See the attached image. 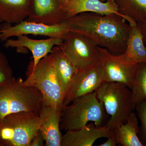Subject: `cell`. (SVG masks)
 <instances>
[{
  "label": "cell",
  "mask_w": 146,
  "mask_h": 146,
  "mask_svg": "<svg viewBox=\"0 0 146 146\" xmlns=\"http://www.w3.org/2000/svg\"><path fill=\"white\" fill-rule=\"evenodd\" d=\"M67 23L70 31L88 36L112 54L125 53L131 26L120 15L84 12L69 18Z\"/></svg>",
  "instance_id": "6da1fadb"
},
{
  "label": "cell",
  "mask_w": 146,
  "mask_h": 146,
  "mask_svg": "<svg viewBox=\"0 0 146 146\" xmlns=\"http://www.w3.org/2000/svg\"><path fill=\"white\" fill-rule=\"evenodd\" d=\"M106 113L104 106L94 91L77 98L64 106L60 117V129L78 130L89 122L97 126H103L108 121Z\"/></svg>",
  "instance_id": "7a4b0ae2"
},
{
  "label": "cell",
  "mask_w": 146,
  "mask_h": 146,
  "mask_svg": "<svg viewBox=\"0 0 146 146\" xmlns=\"http://www.w3.org/2000/svg\"><path fill=\"white\" fill-rule=\"evenodd\" d=\"M24 83L40 91L43 98L42 105L62 112L65 96L56 74L51 54L39 60L34 68L29 65Z\"/></svg>",
  "instance_id": "3957f363"
},
{
  "label": "cell",
  "mask_w": 146,
  "mask_h": 146,
  "mask_svg": "<svg viewBox=\"0 0 146 146\" xmlns=\"http://www.w3.org/2000/svg\"><path fill=\"white\" fill-rule=\"evenodd\" d=\"M42 99L39 90L25 85L22 78L14 77L0 87V121L7 115L22 111L39 115Z\"/></svg>",
  "instance_id": "277c9868"
},
{
  "label": "cell",
  "mask_w": 146,
  "mask_h": 146,
  "mask_svg": "<svg viewBox=\"0 0 146 146\" xmlns=\"http://www.w3.org/2000/svg\"><path fill=\"white\" fill-rule=\"evenodd\" d=\"M97 98L110 116L106 125L111 130L126 121L136 109L132 91L123 83L105 81L96 91Z\"/></svg>",
  "instance_id": "5b68a950"
},
{
  "label": "cell",
  "mask_w": 146,
  "mask_h": 146,
  "mask_svg": "<svg viewBox=\"0 0 146 146\" xmlns=\"http://www.w3.org/2000/svg\"><path fill=\"white\" fill-rule=\"evenodd\" d=\"M41 119L34 112L22 111L0 121V146H30L39 131Z\"/></svg>",
  "instance_id": "8992f818"
},
{
  "label": "cell",
  "mask_w": 146,
  "mask_h": 146,
  "mask_svg": "<svg viewBox=\"0 0 146 146\" xmlns=\"http://www.w3.org/2000/svg\"><path fill=\"white\" fill-rule=\"evenodd\" d=\"M60 46L78 69L87 67L99 60L98 46L83 34L70 31Z\"/></svg>",
  "instance_id": "52a82bcc"
},
{
  "label": "cell",
  "mask_w": 146,
  "mask_h": 146,
  "mask_svg": "<svg viewBox=\"0 0 146 146\" xmlns=\"http://www.w3.org/2000/svg\"><path fill=\"white\" fill-rule=\"evenodd\" d=\"M99 50L106 81L123 83L131 90L138 64L132 63L125 53L115 55L105 48L99 46Z\"/></svg>",
  "instance_id": "ba28073f"
},
{
  "label": "cell",
  "mask_w": 146,
  "mask_h": 146,
  "mask_svg": "<svg viewBox=\"0 0 146 146\" xmlns=\"http://www.w3.org/2000/svg\"><path fill=\"white\" fill-rule=\"evenodd\" d=\"M105 81V73L100 59L92 65L78 69L65 97L64 106L78 97L96 91Z\"/></svg>",
  "instance_id": "9c48e42d"
},
{
  "label": "cell",
  "mask_w": 146,
  "mask_h": 146,
  "mask_svg": "<svg viewBox=\"0 0 146 146\" xmlns=\"http://www.w3.org/2000/svg\"><path fill=\"white\" fill-rule=\"evenodd\" d=\"M1 40L6 41L11 36L33 35L64 39L70 31L67 21L62 24L48 25L25 20L15 26L4 23L0 26Z\"/></svg>",
  "instance_id": "30bf717a"
},
{
  "label": "cell",
  "mask_w": 146,
  "mask_h": 146,
  "mask_svg": "<svg viewBox=\"0 0 146 146\" xmlns=\"http://www.w3.org/2000/svg\"><path fill=\"white\" fill-rule=\"evenodd\" d=\"M26 20L55 25L65 23L68 19L58 0H31Z\"/></svg>",
  "instance_id": "8fae6325"
},
{
  "label": "cell",
  "mask_w": 146,
  "mask_h": 146,
  "mask_svg": "<svg viewBox=\"0 0 146 146\" xmlns=\"http://www.w3.org/2000/svg\"><path fill=\"white\" fill-rule=\"evenodd\" d=\"M63 41V39L60 38L52 37L36 40L31 39L26 35H20L17 36L16 39H7L4 46L7 48H16L19 52L23 48L29 50L33 57L29 65L34 68L39 60L51 53L54 47L60 46Z\"/></svg>",
  "instance_id": "7c38bea8"
},
{
  "label": "cell",
  "mask_w": 146,
  "mask_h": 146,
  "mask_svg": "<svg viewBox=\"0 0 146 146\" xmlns=\"http://www.w3.org/2000/svg\"><path fill=\"white\" fill-rule=\"evenodd\" d=\"M111 133L106 125L97 126L91 122L80 129L67 131L62 136L61 146H92L98 139L108 138Z\"/></svg>",
  "instance_id": "4fadbf2b"
},
{
  "label": "cell",
  "mask_w": 146,
  "mask_h": 146,
  "mask_svg": "<svg viewBox=\"0 0 146 146\" xmlns=\"http://www.w3.org/2000/svg\"><path fill=\"white\" fill-rule=\"evenodd\" d=\"M61 111L54 108L42 105L39 116L41 131L46 146H61L62 136L60 131Z\"/></svg>",
  "instance_id": "5bb4252c"
},
{
  "label": "cell",
  "mask_w": 146,
  "mask_h": 146,
  "mask_svg": "<svg viewBox=\"0 0 146 146\" xmlns=\"http://www.w3.org/2000/svg\"><path fill=\"white\" fill-rule=\"evenodd\" d=\"M67 19L84 12H91L101 15L117 14L126 18L119 13L115 0H71L62 5Z\"/></svg>",
  "instance_id": "9a60e30c"
},
{
  "label": "cell",
  "mask_w": 146,
  "mask_h": 146,
  "mask_svg": "<svg viewBox=\"0 0 146 146\" xmlns=\"http://www.w3.org/2000/svg\"><path fill=\"white\" fill-rule=\"evenodd\" d=\"M51 54L53 58L56 74L65 97L78 69L60 46L54 47Z\"/></svg>",
  "instance_id": "2e32d148"
},
{
  "label": "cell",
  "mask_w": 146,
  "mask_h": 146,
  "mask_svg": "<svg viewBox=\"0 0 146 146\" xmlns=\"http://www.w3.org/2000/svg\"><path fill=\"white\" fill-rule=\"evenodd\" d=\"M139 126L136 113H130L126 121L112 131L117 145L123 146H143L138 136Z\"/></svg>",
  "instance_id": "e0dca14e"
},
{
  "label": "cell",
  "mask_w": 146,
  "mask_h": 146,
  "mask_svg": "<svg viewBox=\"0 0 146 146\" xmlns=\"http://www.w3.org/2000/svg\"><path fill=\"white\" fill-rule=\"evenodd\" d=\"M31 0H0V20L18 24L28 16Z\"/></svg>",
  "instance_id": "ac0fdd59"
},
{
  "label": "cell",
  "mask_w": 146,
  "mask_h": 146,
  "mask_svg": "<svg viewBox=\"0 0 146 146\" xmlns=\"http://www.w3.org/2000/svg\"><path fill=\"white\" fill-rule=\"evenodd\" d=\"M131 26L125 53L134 64L146 63V46L137 24Z\"/></svg>",
  "instance_id": "d6986e66"
},
{
  "label": "cell",
  "mask_w": 146,
  "mask_h": 146,
  "mask_svg": "<svg viewBox=\"0 0 146 146\" xmlns=\"http://www.w3.org/2000/svg\"><path fill=\"white\" fill-rule=\"evenodd\" d=\"M119 13L131 25L146 21V0H115Z\"/></svg>",
  "instance_id": "ffe728a7"
},
{
  "label": "cell",
  "mask_w": 146,
  "mask_h": 146,
  "mask_svg": "<svg viewBox=\"0 0 146 146\" xmlns=\"http://www.w3.org/2000/svg\"><path fill=\"white\" fill-rule=\"evenodd\" d=\"M131 91L132 100L135 104L140 101L146 103V63L138 64Z\"/></svg>",
  "instance_id": "44dd1931"
},
{
  "label": "cell",
  "mask_w": 146,
  "mask_h": 146,
  "mask_svg": "<svg viewBox=\"0 0 146 146\" xmlns=\"http://www.w3.org/2000/svg\"><path fill=\"white\" fill-rule=\"evenodd\" d=\"M137 116L141 121L138 136L143 146H146V103L138 102L136 104Z\"/></svg>",
  "instance_id": "7402d4cb"
},
{
  "label": "cell",
  "mask_w": 146,
  "mask_h": 146,
  "mask_svg": "<svg viewBox=\"0 0 146 146\" xmlns=\"http://www.w3.org/2000/svg\"><path fill=\"white\" fill-rule=\"evenodd\" d=\"M13 77L12 69L9 65L0 68V87L8 83Z\"/></svg>",
  "instance_id": "603a6c76"
},
{
  "label": "cell",
  "mask_w": 146,
  "mask_h": 146,
  "mask_svg": "<svg viewBox=\"0 0 146 146\" xmlns=\"http://www.w3.org/2000/svg\"><path fill=\"white\" fill-rule=\"evenodd\" d=\"M44 141L42 133L40 131L35 136L32 140L30 146H44Z\"/></svg>",
  "instance_id": "cb8c5ba5"
},
{
  "label": "cell",
  "mask_w": 146,
  "mask_h": 146,
  "mask_svg": "<svg viewBox=\"0 0 146 146\" xmlns=\"http://www.w3.org/2000/svg\"><path fill=\"white\" fill-rule=\"evenodd\" d=\"M112 131V130H111ZM117 145L115 142V136L113 131H112V133L110 136L108 138V140L106 142L104 143L100 144L99 146H116Z\"/></svg>",
  "instance_id": "d4e9b609"
},
{
  "label": "cell",
  "mask_w": 146,
  "mask_h": 146,
  "mask_svg": "<svg viewBox=\"0 0 146 146\" xmlns=\"http://www.w3.org/2000/svg\"><path fill=\"white\" fill-rule=\"evenodd\" d=\"M143 38L144 43L146 46V21L137 24Z\"/></svg>",
  "instance_id": "484cf974"
},
{
  "label": "cell",
  "mask_w": 146,
  "mask_h": 146,
  "mask_svg": "<svg viewBox=\"0 0 146 146\" xmlns=\"http://www.w3.org/2000/svg\"><path fill=\"white\" fill-rule=\"evenodd\" d=\"M8 65V61L5 56L0 52V68H2Z\"/></svg>",
  "instance_id": "4316f807"
},
{
  "label": "cell",
  "mask_w": 146,
  "mask_h": 146,
  "mask_svg": "<svg viewBox=\"0 0 146 146\" xmlns=\"http://www.w3.org/2000/svg\"><path fill=\"white\" fill-rule=\"evenodd\" d=\"M58 1H59L60 3L62 4V5H63L69 2L71 0H58Z\"/></svg>",
  "instance_id": "83f0119b"
},
{
  "label": "cell",
  "mask_w": 146,
  "mask_h": 146,
  "mask_svg": "<svg viewBox=\"0 0 146 146\" xmlns=\"http://www.w3.org/2000/svg\"><path fill=\"white\" fill-rule=\"evenodd\" d=\"M1 32L0 31V40H1Z\"/></svg>",
  "instance_id": "f1b7e54d"
},
{
  "label": "cell",
  "mask_w": 146,
  "mask_h": 146,
  "mask_svg": "<svg viewBox=\"0 0 146 146\" xmlns=\"http://www.w3.org/2000/svg\"><path fill=\"white\" fill-rule=\"evenodd\" d=\"M101 1H102L104 2L106 0H101Z\"/></svg>",
  "instance_id": "f546056e"
},
{
  "label": "cell",
  "mask_w": 146,
  "mask_h": 146,
  "mask_svg": "<svg viewBox=\"0 0 146 146\" xmlns=\"http://www.w3.org/2000/svg\"><path fill=\"white\" fill-rule=\"evenodd\" d=\"M1 20H0V23H1Z\"/></svg>",
  "instance_id": "4dcf8cb0"
}]
</instances>
